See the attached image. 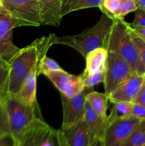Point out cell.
<instances>
[{
    "instance_id": "cell-1",
    "label": "cell",
    "mask_w": 145,
    "mask_h": 146,
    "mask_svg": "<svg viewBox=\"0 0 145 146\" xmlns=\"http://www.w3.org/2000/svg\"><path fill=\"white\" fill-rule=\"evenodd\" d=\"M56 36L50 34L20 48L9 60L10 75L9 94L16 95L29 73L38 66L41 58L46 55L48 49L54 45Z\"/></svg>"
},
{
    "instance_id": "cell-2",
    "label": "cell",
    "mask_w": 145,
    "mask_h": 146,
    "mask_svg": "<svg viewBox=\"0 0 145 146\" xmlns=\"http://www.w3.org/2000/svg\"><path fill=\"white\" fill-rule=\"evenodd\" d=\"M115 19L102 13L98 22L76 35L55 36L54 44L68 46L76 50L84 58L90 51L105 48V42Z\"/></svg>"
},
{
    "instance_id": "cell-3",
    "label": "cell",
    "mask_w": 145,
    "mask_h": 146,
    "mask_svg": "<svg viewBox=\"0 0 145 146\" xmlns=\"http://www.w3.org/2000/svg\"><path fill=\"white\" fill-rule=\"evenodd\" d=\"M105 48L123 58L134 73L139 75L145 74V67L131 36L129 24L124 19H115Z\"/></svg>"
},
{
    "instance_id": "cell-4",
    "label": "cell",
    "mask_w": 145,
    "mask_h": 146,
    "mask_svg": "<svg viewBox=\"0 0 145 146\" xmlns=\"http://www.w3.org/2000/svg\"><path fill=\"white\" fill-rule=\"evenodd\" d=\"M8 117L10 133L15 140L18 139L40 120L41 115L38 102L28 106L21 102L15 95L9 94L4 100Z\"/></svg>"
},
{
    "instance_id": "cell-5",
    "label": "cell",
    "mask_w": 145,
    "mask_h": 146,
    "mask_svg": "<svg viewBox=\"0 0 145 146\" xmlns=\"http://www.w3.org/2000/svg\"><path fill=\"white\" fill-rule=\"evenodd\" d=\"M15 146H68L61 129L50 126L44 119L15 140Z\"/></svg>"
},
{
    "instance_id": "cell-6",
    "label": "cell",
    "mask_w": 145,
    "mask_h": 146,
    "mask_svg": "<svg viewBox=\"0 0 145 146\" xmlns=\"http://www.w3.org/2000/svg\"><path fill=\"white\" fill-rule=\"evenodd\" d=\"M2 2L0 11L18 20L22 27H38L41 25L38 0H2Z\"/></svg>"
},
{
    "instance_id": "cell-7",
    "label": "cell",
    "mask_w": 145,
    "mask_h": 146,
    "mask_svg": "<svg viewBox=\"0 0 145 146\" xmlns=\"http://www.w3.org/2000/svg\"><path fill=\"white\" fill-rule=\"evenodd\" d=\"M105 93L109 95L122 81L133 74L130 66L117 54L108 52L105 66Z\"/></svg>"
},
{
    "instance_id": "cell-8",
    "label": "cell",
    "mask_w": 145,
    "mask_h": 146,
    "mask_svg": "<svg viewBox=\"0 0 145 146\" xmlns=\"http://www.w3.org/2000/svg\"><path fill=\"white\" fill-rule=\"evenodd\" d=\"M93 91V88L85 87L83 91L72 97H66L61 94L63 104V123L61 129L64 130L75 125L84 119L87 94Z\"/></svg>"
},
{
    "instance_id": "cell-9",
    "label": "cell",
    "mask_w": 145,
    "mask_h": 146,
    "mask_svg": "<svg viewBox=\"0 0 145 146\" xmlns=\"http://www.w3.org/2000/svg\"><path fill=\"white\" fill-rule=\"evenodd\" d=\"M142 121L130 115L127 118H117L108 123L103 136L104 145L121 146Z\"/></svg>"
},
{
    "instance_id": "cell-10",
    "label": "cell",
    "mask_w": 145,
    "mask_h": 146,
    "mask_svg": "<svg viewBox=\"0 0 145 146\" xmlns=\"http://www.w3.org/2000/svg\"><path fill=\"white\" fill-rule=\"evenodd\" d=\"M44 76L52 82L61 94L66 97L74 96L85 88L80 75H72L63 69L49 71Z\"/></svg>"
},
{
    "instance_id": "cell-11",
    "label": "cell",
    "mask_w": 145,
    "mask_h": 146,
    "mask_svg": "<svg viewBox=\"0 0 145 146\" xmlns=\"http://www.w3.org/2000/svg\"><path fill=\"white\" fill-rule=\"evenodd\" d=\"M143 80L144 75L134 73L107 95L108 99L112 104L123 101L133 103L140 89Z\"/></svg>"
},
{
    "instance_id": "cell-12",
    "label": "cell",
    "mask_w": 145,
    "mask_h": 146,
    "mask_svg": "<svg viewBox=\"0 0 145 146\" xmlns=\"http://www.w3.org/2000/svg\"><path fill=\"white\" fill-rule=\"evenodd\" d=\"M63 0H38L41 25L58 27L62 21Z\"/></svg>"
},
{
    "instance_id": "cell-13",
    "label": "cell",
    "mask_w": 145,
    "mask_h": 146,
    "mask_svg": "<svg viewBox=\"0 0 145 146\" xmlns=\"http://www.w3.org/2000/svg\"><path fill=\"white\" fill-rule=\"evenodd\" d=\"M61 131L68 146H89L90 143V133L84 119L75 125L66 129H61Z\"/></svg>"
},
{
    "instance_id": "cell-14",
    "label": "cell",
    "mask_w": 145,
    "mask_h": 146,
    "mask_svg": "<svg viewBox=\"0 0 145 146\" xmlns=\"http://www.w3.org/2000/svg\"><path fill=\"white\" fill-rule=\"evenodd\" d=\"M84 120L86 122L89 129L91 141L98 137L103 138L105 130L108 125L107 118L105 119L98 115L87 102L85 106Z\"/></svg>"
},
{
    "instance_id": "cell-15",
    "label": "cell",
    "mask_w": 145,
    "mask_h": 146,
    "mask_svg": "<svg viewBox=\"0 0 145 146\" xmlns=\"http://www.w3.org/2000/svg\"><path fill=\"white\" fill-rule=\"evenodd\" d=\"M38 66L29 73L16 96L24 104L28 106L34 105L36 102V80Z\"/></svg>"
},
{
    "instance_id": "cell-16",
    "label": "cell",
    "mask_w": 145,
    "mask_h": 146,
    "mask_svg": "<svg viewBox=\"0 0 145 146\" xmlns=\"http://www.w3.org/2000/svg\"><path fill=\"white\" fill-rule=\"evenodd\" d=\"M108 51L105 48H98L90 51L85 57L86 68L83 72L91 74L105 69Z\"/></svg>"
},
{
    "instance_id": "cell-17",
    "label": "cell",
    "mask_w": 145,
    "mask_h": 146,
    "mask_svg": "<svg viewBox=\"0 0 145 146\" xmlns=\"http://www.w3.org/2000/svg\"><path fill=\"white\" fill-rule=\"evenodd\" d=\"M22 27V24L3 11H0V41L12 42L13 30L16 27Z\"/></svg>"
},
{
    "instance_id": "cell-18",
    "label": "cell",
    "mask_w": 145,
    "mask_h": 146,
    "mask_svg": "<svg viewBox=\"0 0 145 146\" xmlns=\"http://www.w3.org/2000/svg\"><path fill=\"white\" fill-rule=\"evenodd\" d=\"M85 100L98 115L105 119L107 118V110L109 99L105 93H99L92 91L87 94Z\"/></svg>"
},
{
    "instance_id": "cell-19",
    "label": "cell",
    "mask_w": 145,
    "mask_h": 146,
    "mask_svg": "<svg viewBox=\"0 0 145 146\" xmlns=\"http://www.w3.org/2000/svg\"><path fill=\"white\" fill-rule=\"evenodd\" d=\"M103 0H63L62 15L84 9L100 7Z\"/></svg>"
},
{
    "instance_id": "cell-20",
    "label": "cell",
    "mask_w": 145,
    "mask_h": 146,
    "mask_svg": "<svg viewBox=\"0 0 145 146\" xmlns=\"http://www.w3.org/2000/svg\"><path fill=\"white\" fill-rule=\"evenodd\" d=\"M9 62L4 58H0V100H4L9 95Z\"/></svg>"
},
{
    "instance_id": "cell-21",
    "label": "cell",
    "mask_w": 145,
    "mask_h": 146,
    "mask_svg": "<svg viewBox=\"0 0 145 146\" xmlns=\"http://www.w3.org/2000/svg\"><path fill=\"white\" fill-rule=\"evenodd\" d=\"M110 113L107 115V123L111 122L117 118H127L132 114L133 103L132 102H117L114 103Z\"/></svg>"
},
{
    "instance_id": "cell-22",
    "label": "cell",
    "mask_w": 145,
    "mask_h": 146,
    "mask_svg": "<svg viewBox=\"0 0 145 146\" xmlns=\"http://www.w3.org/2000/svg\"><path fill=\"white\" fill-rule=\"evenodd\" d=\"M121 146H145V120L141 121Z\"/></svg>"
},
{
    "instance_id": "cell-23",
    "label": "cell",
    "mask_w": 145,
    "mask_h": 146,
    "mask_svg": "<svg viewBox=\"0 0 145 146\" xmlns=\"http://www.w3.org/2000/svg\"><path fill=\"white\" fill-rule=\"evenodd\" d=\"M119 5L120 0H103L99 8L103 14L116 19L119 17Z\"/></svg>"
},
{
    "instance_id": "cell-24",
    "label": "cell",
    "mask_w": 145,
    "mask_h": 146,
    "mask_svg": "<svg viewBox=\"0 0 145 146\" xmlns=\"http://www.w3.org/2000/svg\"><path fill=\"white\" fill-rule=\"evenodd\" d=\"M105 69L97 71V72L91 74H88L82 72L80 76L82 78L85 87L93 88V86H95L97 84H100V83H103L105 81Z\"/></svg>"
},
{
    "instance_id": "cell-25",
    "label": "cell",
    "mask_w": 145,
    "mask_h": 146,
    "mask_svg": "<svg viewBox=\"0 0 145 146\" xmlns=\"http://www.w3.org/2000/svg\"><path fill=\"white\" fill-rule=\"evenodd\" d=\"M61 69H62L61 67L58 65V63L55 60L48 58L46 56V55H45L41 58L39 61L38 74V75H40V74L45 75L46 73L49 72V71H59Z\"/></svg>"
},
{
    "instance_id": "cell-26",
    "label": "cell",
    "mask_w": 145,
    "mask_h": 146,
    "mask_svg": "<svg viewBox=\"0 0 145 146\" xmlns=\"http://www.w3.org/2000/svg\"><path fill=\"white\" fill-rule=\"evenodd\" d=\"M19 49L20 48L16 46L13 42L0 41V58L9 61Z\"/></svg>"
},
{
    "instance_id": "cell-27",
    "label": "cell",
    "mask_w": 145,
    "mask_h": 146,
    "mask_svg": "<svg viewBox=\"0 0 145 146\" xmlns=\"http://www.w3.org/2000/svg\"><path fill=\"white\" fill-rule=\"evenodd\" d=\"M129 31H130L131 36L133 40L134 44L138 53H139V57H140L141 60H142V63L145 67V41L142 37L139 36L137 34H136L130 27H129Z\"/></svg>"
},
{
    "instance_id": "cell-28",
    "label": "cell",
    "mask_w": 145,
    "mask_h": 146,
    "mask_svg": "<svg viewBox=\"0 0 145 146\" xmlns=\"http://www.w3.org/2000/svg\"><path fill=\"white\" fill-rule=\"evenodd\" d=\"M136 9L137 5L136 0H120L118 19H124L127 14L135 11Z\"/></svg>"
},
{
    "instance_id": "cell-29",
    "label": "cell",
    "mask_w": 145,
    "mask_h": 146,
    "mask_svg": "<svg viewBox=\"0 0 145 146\" xmlns=\"http://www.w3.org/2000/svg\"><path fill=\"white\" fill-rule=\"evenodd\" d=\"M10 133L8 117L4 100H0V135Z\"/></svg>"
},
{
    "instance_id": "cell-30",
    "label": "cell",
    "mask_w": 145,
    "mask_h": 146,
    "mask_svg": "<svg viewBox=\"0 0 145 146\" xmlns=\"http://www.w3.org/2000/svg\"><path fill=\"white\" fill-rule=\"evenodd\" d=\"M132 28H145V9H137L134 11V18L131 24Z\"/></svg>"
},
{
    "instance_id": "cell-31",
    "label": "cell",
    "mask_w": 145,
    "mask_h": 146,
    "mask_svg": "<svg viewBox=\"0 0 145 146\" xmlns=\"http://www.w3.org/2000/svg\"><path fill=\"white\" fill-rule=\"evenodd\" d=\"M131 115L136 117L140 120H145V106L134 104Z\"/></svg>"
},
{
    "instance_id": "cell-32",
    "label": "cell",
    "mask_w": 145,
    "mask_h": 146,
    "mask_svg": "<svg viewBox=\"0 0 145 146\" xmlns=\"http://www.w3.org/2000/svg\"><path fill=\"white\" fill-rule=\"evenodd\" d=\"M134 104H141L145 106V74L144 75V80L141 88L133 101Z\"/></svg>"
},
{
    "instance_id": "cell-33",
    "label": "cell",
    "mask_w": 145,
    "mask_h": 146,
    "mask_svg": "<svg viewBox=\"0 0 145 146\" xmlns=\"http://www.w3.org/2000/svg\"><path fill=\"white\" fill-rule=\"evenodd\" d=\"M0 146H15V139L11 133L0 135Z\"/></svg>"
},
{
    "instance_id": "cell-34",
    "label": "cell",
    "mask_w": 145,
    "mask_h": 146,
    "mask_svg": "<svg viewBox=\"0 0 145 146\" xmlns=\"http://www.w3.org/2000/svg\"><path fill=\"white\" fill-rule=\"evenodd\" d=\"M89 146H105L103 138H102V137L95 138V139L91 141Z\"/></svg>"
},
{
    "instance_id": "cell-35",
    "label": "cell",
    "mask_w": 145,
    "mask_h": 146,
    "mask_svg": "<svg viewBox=\"0 0 145 146\" xmlns=\"http://www.w3.org/2000/svg\"><path fill=\"white\" fill-rule=\"evenodd\" d=\"M132 28V27H131ZM136 34L142 38H145V28H132Z\"/></svg>"
},
{
    "instance_id": "cell-36",
    "label": "cell",
    "mask_w": 145,
    "mask_h": 146,
    "mask_svg": "<svg viewBox=\"0 0 145 146\" xmlns=\"http://www.w3.org/2000/svg\"><path fill=\"white\" fill-rule=\"evenodd\" d=\"M136 5H137V9H145V0H137Z\"/></svg>"
},
{
    "instance_id": "cell-37",
    "label": "cell",
    "mask_w": 145,
    "mask_h": 146,
    "mask_svg": "<svg viewBox=\"0 0 145 146\" xmlns=\"http://www.w3.org/2000/svg\"><path fill=\"white\" fill-rule=\"evenodd\" d=\"M0 7H3V2H2V0H0Z\"/></svg>"
},
{
    "instance_id": "cell-38",
    "label": "cell",
    "mask_w": 145,
    "mask_h": 146,
    "mask_svg": "<svg viewBox=\"0 0 145 146\" xmlns=\"http://www.w3.org/2000/svg\"><path fill=\"white\" fill-rule=\"evenodd\" d=\"M143 39H144V41H145V38H143Z\"/></svg>"
},
{
    "instance_id": "cell-39",
    "label": "cell",
    "mask_w": 145,
    "mask_h": 146,
    "mask_svg": "<svg viewBox=\"0 0 145 146\" xmlns=\"http://www.w3.org/2000/svg\"><path fill=\"white\" fill-rule=\"evenodd\" d=\"M136 1H137V0H136Z\"/></svg>"
}]
</instances>
